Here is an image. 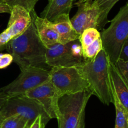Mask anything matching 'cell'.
Returning <instances> with one entry per match:
<instances>
[{"label":"cell","instance_id":"cell-30","mask_svg":"<svg viewBox=\"0 0 128 128\" xmlns=\"http://www.w3.org/2000/svg\"><path fill=\"white\" fill-rule=\"evenodd\" d=\"M91 1V0H77V1L76 2V5L77 6V5H80V4H81V3H83L86 2V1Z\"/></svg>","mask_w":128,"mask_h":128},{"label":"cell","instance_id":"cell-22","mask_svg":"<svg viewBox=\"0 0 128 128\" xmlns=\"http://www.w3.org/2000/svg\"><path fill=\"white\" fill-rule=\"evenodd\" d=\"M115 65L128 82V60L124 61L119 59L116 61Z\"/></svg>","mask_w":128,"mask_h":128},{"label":"cell","instance_id":"cell-17","mask_svg":"<svg viewBox=\"0 0 128 128\" xmlns=\"http://www.w3.org/2000/svg\"><path fill=\"white\" fill-rule=\"evenodd\" d=\"M97 4L100 11V20L98 30H103L108 22V16L113 6L120 0H94Z\"/></svg>","mask_w":128,"mask_h":128},{"label":"cell","instance_id":"cell-16","mask_svg":"<svg viewBox=\"0 0 128 128\" xmlns=\"http://www.w3.org/2000/svg\"><path fill=\"white\" fill-rule=\"evenodd\" d=\"M111 89H112V104L114 105L115 110H116V122H115L114 128H128V112L118 98L112 86V82H111Z\"/></svg>","mask_w":128,"mask_h":128},{"label":"cell","instance_id":"cell-28","mask_svg":"<svg viewBox=\"0 0 128 128\" xmlns=\"http://www.w3.org/2000/svg\"><path fill=\"white\" fill-rule=\"evenodd\" d=\"M84 117H85V114L82 115V116L81 117V120L80 121V128H84L85 126V123H84Z\"/></svg>","mask_w":128,"mask_h":128},{"label":"cell","instance_id":"cell-7","mask_svg":"<svg viewBox=\"0 0 128 128\" xmlns=\"http://www.w3.org/2000/svg\"><path fill=\"white\" fill-rule=\"evenodd\" d=\"M21 73L14 80L0 89L9 98L23 95L29 90L41 85L50 77V70L24 66L20 67Z\"/></svg>","mask_w":128,"mask_h":128},{"label":"cell","instance_id":"cell-19","mask_svg":"<svg viewBox=\"0 0 128 128\" xmlns=\"http://www.w3.org/2000/svg\"><path fill=\"white\" fill-rule=\"evenodd\" d=\"M102 50V41L101 37H100L87 47L82 49V55L86 61L91 60L94 58Z\"/></svg>","mask_w":128,"mask_h":128},{"label":"cell","instance_id":"cell-8","mask_svg":"<svg viewBox=\"0 0 128 128\" xmlns=\"http://www.w3.org/2000/svg\"><path fill=\"white\" fill-rule=\"evenodd\" d=\"M46 63L50 67H76L86 60L79 39L66 44L57 43L46 49Z\"/></svg>","mask_w":128,"mask_h":128},{"label":"cell","instance_id":"cell-18","mask_svg":"<svg viewBox=\"0 0 128 128\" xmlns=\"http://www.w3.org/2000/svg\"><path fill=\"white\" fill-rule=\"evenodd\" d=\"M100 37H101V33L98 29L90 28L84 30L79 38L82 49L87 47Z\"/></svg>","mask_w":128,"mask_h":128},{"label":"cell","instance_id":"cell-15","mask_svg":"<svg viewBox=\"0 0 128 128\" xmlns=\"http://www.w3.org/2000/svg\"><path fill=\"white\" fill-rule=\"evenodd\" d=\"M76 0H48V3L41 13L40 17L52 21L62 14L69 15Z\"/></svg>","mask_w":128,"mask_h":128},{"label":"cell","instance_id":"cell-20","mask_svg":"<svg viewBox=\"0 0 128 128\" xmlns=\"http://www.w3.org/2000/svg\"><path fill=\"white\" fill-rule=\"evenodd\" d=\"M28 122L20 115H12L5 118L0 128H27Z\"/></svg>","mask_w":128,"mask_h":128},{"label":"cell","instance_id":"cell-1","mask_svg":"<svg viewBox=\"0 0 128 128\" xmlns=\"http://www.w3.org/2000/svg\"><path fill=\"white\" fill-rule=\"evenodd\" d=\"M19 67L31 66L50 70L46 63V48L40 40L32 19L27 29L10 40L5 47Z\"/></svg>","mask_w":128,"mask_h":128},{"label":"cell","instance_id":"cell-9","mask_svg":"<svg viewBox=\"0 0 128 128\" xmlns=\"http://www.w3.org/2000/svg\"><path fill=\"white\" fill-rule=\"evenodd\" d=\"M25 95L37 100L42 105L50 119H58L60 114L59 100L61 96L51 82L50 77L41 85L28 91Z\"/></svg>","mask_w":128,"mask_h":128},{"label":"cell","instance_id":"cell-29","mask_svg":"<svg viewBox=\"0 0 128 128\" xmlns=\"http://www.w3.org/2000/svg\"><path fill=\"white\" fill-rule=\"evenodd\" d=\"M4 119H5L4 116L3 114H2V112L0 111V127H1V125H2V122H3V121Z\"/></svg>","mask_w":128,"mask_h":128},{"label":"cell","instance_id":"cell-4","mask_svg":"<svg viewBox=\"0 0 128 128\" xmlns=\"http://www.w3.org/2000/svg\"><path fill=\"white\" fill-rule=\"evenodd\" d=\"M91 95L89 91L62 95L59 100L58 128L77 127Z\"/></svg>","mask_w":128,"mask_h":128},{"label":"cell","instance_id":"cell-6","mask_svg":"<svg viewBox=\"0 0 128 128\" xmlns=\"http://www.w3.org/2000/svg\"><path fill=\"white\" fill-rule=\"evenodd\" d=\"M0 111L5 118L16 114L23 117L28 122L27 128L30 127L40 115L42 117L46 124L51 120L37 100L25 95L8 98Z\"/></svg>","mask_w":128,"mask_h":128},{"label":"cell","instance_id":"cell-13","mask_svg":"<svg viewBox=\"0 0 128 128\" xmlns=\"http://www.w3.org/2000/svg\"><path fill=\"white\" fill-rule=\"evenodd\" d=\"M111 82L116 95L128 112V82L115 64H109Z\"/></svg>","mask_w":128,"mask_h":128},{"label":"cell","instance_id":"cell-26","mask_svg":"<svg viewBox=\"0 0 128 128\" xmlns=\"http://www.w3.org/2000/svg\"><path fill=\"white\" fill-rule=\"evenodd\" d=\"M11 8L7 5L4 0H0V13H11Z\"/></svg>","mask_w":128,"mask_h":128},{"label":"cell","instance_id":"cell-2","mask_svg":"<svg viewBox=\"0 0 128 128\" xmlns=\"http://www.w3.org/2000/svg\"><path fill=\"white\" fill-rule=\"evenodd\" d=\"M109 64L110 60L102 49L94 59L76 66L86 80L90 92L107 105L112 103Z\"/></svg>","mask_w":128,"mask_h":128},{"label":"cell","instance_id":"cell-27","mask_svg":"<svg viewBox=\"0 0 128 128\" xmlns=\"http://www.w3.org/2000/svg\"><path fill=\"white\" fill-rule=\"evenodd\" d=\"M8 98V96L7 95L4 94L3 92H0V110H1L3 105L5 104L6 102L7 101Z\"/></svg>","mask_w":128,"mask_h":128},{"label":"cell","instance_id":"cell-24","mask_svg":"<svg viewBox=\"0 0 128 128\" xmlns=\"http://www.w3.org/2000/svg\"><path fill=\"white\" fill-rule=\"evenodd\" d=\"M120 60L127 61L128 60V37L122 46V50H121V54H120Z\"/></svg>","mask_w":128,"mask_h":128},{"label":"cell","instance_id":"cell-3","mask_svg":"<svg viewBox=\"0 0 128 128\" xmlns=\"http://www.w3.org/2000/svg\"><path fill=\"white\" fill-rule=\"evenodd\" d=\"M100 33L102 49L110 62L116 64L120 58L124 43L128 37V1L111 20L109 27Z\"/></svg>","mask_w":128,"mask_h":128},{"label":"cell","instance_id":"cell-25","mask_svg":"<svg viewBox=\"0 0 128 128\" xmlns=\"http://www.w3.org/2000/svg\"><path fill=\"white\" fill-rule=\"evenodd\" d=\"M46 124L44 122L43 118L41 115H40L36 119L34 122L31 124L29 128H44Z\"/></svg>","mask_w":128,"mask_h":128},{"label":"cell","instance_id":"cell-31","mask_svg":"<svg viewBox=\"0 0 128 128\" xmlns=\"http://www.w3.org/2000/svg\"><path fill=\"white\" fill-rule=\"evenodd\" d=\"M80 120H81V119H80ZM76 128H80V123H79V124H78V127Z\"/></svg>","mask_w":128,"mask_h":128},{"label":"cell","instance_id":"cell-11","mask_svg":"<svg viewBox=\"0 0 128 128\" xmlns=\"http://www.w3.org/2000/svg\"><path fill=\"white\" fill-rule=\"evenodd\" d=\"M32 18L30 11L20 6L11 8L7 28L4 30L11 40L22 34L31 24Z\"/></svg>","mask_w":128,"mask_h":128},{"label":"cell","instance_id":"cell-10","mask_svg":"<svg viewBox=\"0 0 128 128\" xmlns=\"http://www.w3.org/2000/svg\"><path fill=\"white\" fill-rule=\"evenodd\" d=\"M78 10L71 19L75 31L80 36L82 31L90 28H98L100 11L94 0L88 1L77 5Z\"/></svg>","mask_w":128,"mask_h":128},{"label":"cell","instance_id":"cell-21","mask_svg":"<svg viewBox=\"0 0 128 128\" xmlns=\"http://www.w3.org/2000/svg\"><path fill=\"white\" fill-rule=\"evenodd\" d=\"M11 8L15 6H20L24 8L28 11L34 10L36 3L40 0H4Z\"/></svg>","mask_w":128,"mask_h":128},{"label":"cell","instance_id":"cell-14","mask_svg":"<svg viewBox=\"0 0 128 128\" xmlns=\"http://www.w3.org/2000/svg\"><path fill=\"white\" fill-rule=\"evenodd\" d=\"M52 23L59 35L60 43H68L80 38V35L72 26L70 15L68 14L60 15L52 21Z\"/></svg>","mask_w":128,"mask_h":128},{"label":"cell","instance_id":"cell-23","mask_svg":"<svg viewBox=\"0 0 128 128\" xmlns=\"http://www.w3.org/2000/svg\"><path fill=\"white\" fill-rule=\"evenodd\" d=\"M13 61V57L11 54H2L0 58V69H3L8 67Z\"/></svg>","mask_w":128,"mask_h":128},{"label":"cell","instance_id":"cell-5","mask_svg":"<svg viewBox=\"0 0 128 128\" xmlns=\"http://www.w3.org/2000/svg\"><path fill=\"white\" fill-rule=\"evenodd\" d=\"M50 79L61 96L84 91L90 92L86 80L77 67H51Z\"/></svg>","mask_w":128,"mask_h":128},{"label":"cell","instance_id":"cell-12","mask_svg":"<svg viewBox=\"0 0 128 128\" xmlns=\"http://www.w3.org/2000/svg\"><path fill=\"white\" fill-rule=\"evenodd\" d=\"M30 14L38 35L46 48L60 43L59 35L52 21L38 16L35 10L31 11Z\"/></svg>","mask_w":128,"mask_h":128},{"label":"cell","instance_id":"cell-32","mask_svg":"<svg viewBox=\"0 0 128 128\" xmlns=\"http://www.w3.org/2000/svg\"><path fill=\"white\" fill-rule=\"evenodd\" d=\"M2 54H3V53H0V58L1 57V56L2 55Z\"/></svg>","mask_w":128,"mask_h":128}]
</instances>
